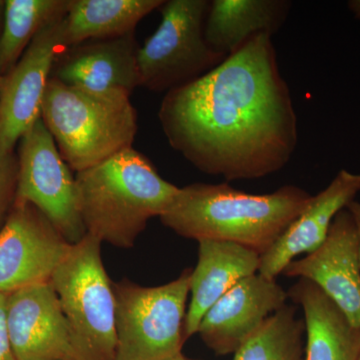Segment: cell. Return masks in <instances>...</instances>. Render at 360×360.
Returning a JSON list of instances; mask_svg holds the SVG:
<instances>
[{
	"label": "cell",
	"mask_w": 360,
	"mask_h": 360,
	"mask_svg": "<svg viewBox=\"0 0 360 360\" xmlns=\"http://www.w3.org/2000/svg\"><path fill=\"white\" fill-rule=\"evenodd\" d=\"M348 212L352 213L354 217L355 226H356L357 234H359V259H360V202L359 201H352L349 205L347 206Z\"/></svg>",
	"instance_id": "cell-24"
},
{
	"label": "cell",
	"mask_w": 360,
	"mask_h": 360,
	"mask_svg": "<svg viewBox=\"0 0 360 360\" xmlns=\"http://www.w3.org/2000/svg\"><path fill=\"white\" fill-rule=\"evenodd\" d=\"M262 255L257 251L227 241L198 243V264L191 270V300L184 319V340L198 333L206 312L233 286L258 274Z\"/></svg>",
	"instance_id": "cell-16"
},
{
	"label": "cell",
	"mask_w": 360,
	"mask_h": 360,
	"mask_svg": "<svg viewBox=\"0 0 360 360\" xmlns=\"http://www.w3.org/2000/svg\"><path fill=\"white\" fill-rule=\"evenodd\" d=\"M72 0H6L0 32V75L13 70L42 28L68 13Z\"/></svg>",
	"instance_id": "cell-20"
},
{
	"label": "cell",
	"mask_w": 360,
	"mask_h": 360,
	"mask_svg": "<svg viewBox=\"0 0 360 360\" xmlns=\"http://www.w3.org/2000/svg\"><path fill=\"white\" fill-rule=\"evenodd\" d=\"M4 1H0V13H4Z\"/></svg>",
	"instance_id": "cell-27"
},
{
	"label": "cell",
	"mask_w": 360,
	"mask_h": 360,
	"mask_svg": "<svg viewBox=\"0 0 360 360\" xmlns=\"http://www.w3.org/2000/svg\"><path fill=\"white\" fill-rule=\"evenodd\" d=\"M86 233L120 248L135 245L148 220L160 217L179 193L134 148L75 174Z\"/></svg>",
	"instance_id": "cell-3"
},
{
	"label": "cell",
	"mask_w": 360,
	"mask_h": 360,
	"mask_svg": "<svg viewBox=\"0 0 360 360\" xmlns=\"http://www.w3.org/2000/svg\"><path fill=\"white\" fill-rule=\"evenodd\" d=\"M16 360H75L70 326L51 281L6 295Z\"/></svg>",
	"instance_id": "cell-12"
},
{
	"label": "cell",
	"mask_w": 360,
	"mask_h": 360,
	"mask_svg": "<svg viewBox=\"0 0 360 360\" xmlns=\"http://www.w3.org/2000/svg\"><path fill=\"white\" fill-rule=\"evenodd\" d=\"M0 360H16L6 319V295L0 293Z\"/></svg>",
	"instance_id": "cell-22"
},
{
	"label": "cell",
	"mask_w": 360,
	"mask_h": 360,
	"mask_svg": "<svg viewBox=\"0 0 360 360\" xmlns=\"http://www.w3.org/2000/svg\"><path fill=\"white\" fill-rule=\"evenodd\" d=\"M349 7L352 8V13L356 15L360 20V1H352L349 4Z\"/></svg>",
	"instance_id": "cell-25"
},
{
	"label": "cell",
	"mask_w": 360,
	"mask_h": 360,
	"mask_svg": "<svg viewBox=\"0 0 360 360\" xmlns=\"http://www.w3.org/2000/svg\"><path fill=\"white\" fill-rule=\"evenodd\" d=\"M357 360H360V354H359V359H357Z\"/></svg>",
	"instance_id": "cell-29"
},
{
	"label": "cell",
	"mask_w": 360,
	"mask_h": 360,
	"mask_svg": "<svg viewBox=\"0 0 360 360\" xmlns=\"http://www.w3.org/2000/svg\"><path fill=\"white\" fill-rule=\"evenodd\" d=\"M191 270L153 288L113 283L116 360H163L181 352Z\"/></svg>",
	"instance_id": "cell-6"
},
{
	"label": "cell",
	"mask_w": 360,
	"mask_h": 360,
	"mask_svg": "<svg viewBox=\"0 0 360 360\" xmlns=\"http://www.w3.org/2000/svg\"><path fill=\"white\" fill-rule=\"evenodd\" d=\"M41 118L20 139L15 203L34 206L71 245L86 236L77 180Z\"/></svg>",
	"instance_id": "cell-8"
},
{
	"label": "cell",
	"mask_w": 360,
	"mask_h": 360,
	"mask_svg": "<svg viewBox=\"0 0 360 360\" xmlns=\"http://www.w3.org/2000/svg\"><path fill=\"white\" fill-rule=\"evenodd\" d=\"M304 333L297 307L286 303L234 352L233 360H304Z\"/></svg>",
	"instance_id": "cell-21"
},
{
	"label": "cell",
	"mask_w": 360,
	"mask_h": 360,
	"mask_svg": "<svg viewBox=\"0 0 360 360\" xmlns=\"http://www.w3.org/2000/svg\"><path fill=\"white\" fill-rule=\"evenodd\" d=\"M360 191V174L340 170L260 258L258 274L276 279L296 257L312 252L328 236L338 212L347 208Z\"/></svg>",
	"instance_id": "cell-15"
},
{
	"label": "cell",
	"mask_w": 360,
	"mask_h": 360,
	"mask_svg": "<svg viewBox=\"0 0 360 360\" xmlns=\"http://www.w3.org/2000/svg\"><path fill=\"white\" fill-rule=\"evenodd\" d=\"M312 196L295 186L251 194L229 184L180 187L160 217L167 229L193 240L227 241L264 255L307 208Z\"/></svg>",
	"instance_id": "cell-2"
},
{
	"label": "cell",
	"mask_w": 360,
	"mask_h": 360,
	"mask_svg": "<svg viewBox=\"0 0 360 360\" xmlns=\"http://www.w3.org/2000/svg\"><path fill=\"white\" fill-rule=\"evenodd\" d=\"M163 360H191L187 359L186 356H184V354H182V352H179V354L172 355V356L168 357V359H165Z\"/></svg>",
	"instance_id": "cell-26"
},
{
	"label": "cell",
	"mask_w": 360,
	"mask_h": 360,
	"mask_svg": "<svg viewBox=\"0 0 360 360\" xmlns=\"http://www.w3.org/2000/svg\"><path fill=\"white\" fill-rule=\"evenodd\" d=\"M14 177H18V162L15 158L0 167V217L6 210Z\"/></svg>",
	"instance_id": "cell-23"
},
{
	"label": "cell",
	"mask_w": 360,
	"mask_h": 360,
	"mask_svg": "<svg viewBox=\"0 0 360 360\" xmlns=\"http://www.w3.org/2000/svg\"><path fill=\"white\" fill-rule=\"evenodd\" d=\"M290 7L288 0H213L206 15V41L229 58L255 35L278 32Z\"/></svg>",
	"instance_id": "cell-18"
},
{
	"label": "cell",
	"mask_w": 360,
	"mask_h": 360,
	"mask_svg": "<svg viewBox=\"0 0 360 360\" xmlns=\"http://www.w3.org/2000/svg\"><path fill=\"white\" fill-rule=\"evenodd\" d=\"M165 0H72L60 25L63 49L89 40L117 39L135 33L146 15Z\"/></svg>",
	"instance_id": "cell-19"
},
{
	"label": "cell",
	"mask_w": 360,
	"mask_h": 360,
	"mask_svg": "<svg viewBox=\"0 0 360 360\" xmlns=\"http://www.w3.org/2000/svg\"><path fill=\"white\" fill-rule=\"evenodd\" d=\"M139 46L135 33L82 42L58 54L51 77L79 89L131 96L141 86Z\"/></svg>",
	"instance_id": "cell-14"
},
{
	"label": "cell",
	"mask_w": 360,
	"mask_h": 360,
	"mask_svg": "<svg viewBox=\"0 0 360 360\" xmlns=\"http://www.w3.org/2000/svg\"><path fill=\"white\" fill-rule=\"evenodd\" d=\"M158 120L175 151L203 174L227 181L276 174L297 146L292 97L266 33L165 94Z\"/></svg>",
	"instance_id": "cell-1"
},
{
	"label": "cell",
	"mask_w": 360,
	"mask_h": 360,
	"mask_svg": "<svg viewBox=\"0 0 360 360\" xmlns=\"http://www.w3.org/2000/svg\"><path fill=\"white\" fill-rule=\"evenodd\" d=\"M288 295L304 315V360L359 359L360 328L348 321L328 295L304 278L298 279Z\"/></svg>",
	"instance_id": "cell-17"
},
{
	"label": "cell",
	"mask_w": 360,
	"mask_h": 360,
	"mask_svg": "<svg viewBox=\"0 0 360 360\" xmlns=\"http://www.w3.org/2000/svg\"><path fill=\"white\" fill-rule=\"evenodd\" d=\"M41 120L77 174L134 148L139 129L129 94L79 89L53 77L45 89Z\"/></svg>",
	"instance_id": "cell-4"
},
{
	"label": "cell",
	"mask_w": 360,
	"mask_h": 360,
	"mask_svg": "<svg viewBox=\"0 0 360 360\" xmlns=\"http://www.w3.org/2000/svg\"><path fill=\"white\" fill-rule=\"evenodd\" d=\"M65 18V16H63ZM63 18L40 30L15 66L0 82V167L14 160L16 144L41 118L45 89L54 60L65 51Z\"/></svg>",
	"instance_id": "cell-9"
},
{
	"label": "cell",
	"mask_w": 360,
	"mask_h": 360,
	"mask_svg": "<svg viewBox=\"0 0 360 360\" xmlns=\"http://www.w3.org/2000/svg\"><path fill=\"white\" fill-rule=\"evenodd\" d=\"M70 326L75 360H116L115 295L101 243L86 233L51 279Z\"/></svg>",
	"instance_id": "cell-5"
},
{
	"label": "cell",
	"mask_w": 360,
	"mask_h": 360,
	"mask_svg": "<svg viewBox=\"0 0 360 360\" xmlns=\"http://www.w3.org/2000/svg\"><path fill=\"white\" fill-rule=\"evenodd\" d=\"M288 300V292L276 279L253 274L212 305L196 335L215 354H234Z\"/></svg>",
	"instance_id": "cell-13"
},
{
	"label": "cell",
	"mask_w": 360,
	"mask_h": 360,
	"mask_svg": "<svg viewBox=\"0 0 360 360\" xmlns=\"http://www.w3.org/2000/svg\"><path fill=\"white\" fill-rule=\"evenodd\" d=\"M71 245L34 206L15 203L0 231V293L49 283Z\"/></svg>",
	"instance_id": "cell-10"
},
{
	"label": "cell",
	"mask_w": 360,
	"mask_h": 360,
	"mask_svg": "<svg viewBox=\"0 0 360 360\" xmlns=\"http://www.w3.org/2000/svg\"><path fill=\"white\" fill-rule=\"evenodd\" d=\"M210 4L207 0H165L160 25L139 46L141 86L167 94L202 77L226 58L205 39Z\"/></svg>",
	"instance_id": "cell-7"
},
{
	"label": "cell",
	"mask_w": 360,
	"mask_h": 360,
	"mask_svg": "<svg viewBox=\"0 0 360 360\" xmlns=\"http://www.w3.org/2000/svg\"><path fill=\"white\" fill-rule=\"evenodd\" d=\"M281 274L314 283L360 328L359 234L347 208L336 214L321 245L302 259L291 262Z\"/></svg>",
	"instance_id": "cell-11"
},
{
	"label": "cell",
	"mask_w": 360,
	"mask_h": 360,
	"mask_svg": "<svg viewBox=\"0 0 360 360\" xmlns=\"http://www.w3.org/2000/svg\"><path fill=\"white\" fill-rule=\"evenodd\" d=\"M1 78H2L1 75H0V82H1Z\"/></svg>",
	"instance_id": "cell-28"
}]
</instances>
